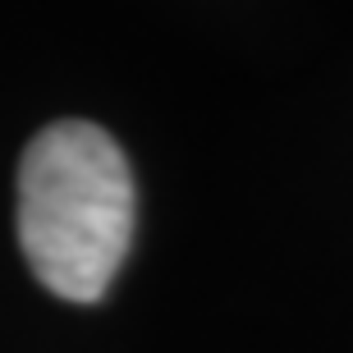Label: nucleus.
<instances>
[{
  "label": "nucleus",
  "mask_w": 353,
  "mask_h": 353,
  "mask_svg": "<svg viewBox=\"0 0 353 353\" xmlns=\"http://www.w3.org/2000/svg\"><path fill=\"white\" fill-rule=\"evenodd\" d=\"M19 243L41 285L97 303L133 243V174L119 143L88 119H60L19 165Z\"/></svg>",
  "instance_id": "1"
}]
</instances>
